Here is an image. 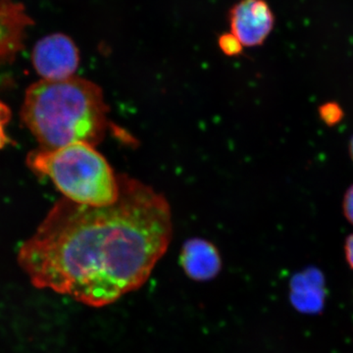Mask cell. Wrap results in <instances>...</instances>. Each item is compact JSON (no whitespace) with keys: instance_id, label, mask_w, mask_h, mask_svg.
Returning <instances> with one entry per match:
<instances>
[{"instance_id":"7a4b0ae2","label":"cell","mask_w":353,"mask_h":353,"mask_svg":"<svg viewBox=\"0 0 353 353\" xmlns=\"http://www.w3.org/2000/svg\"><path fill=\"white\" fill-rule=\"evenodd\" d=\"M108 113L101 88L92 81L72 77L30 85L21 118L43 150L74 143L95 148L105 136Z\"/></svg>"},{"instance_id":"8fae6325","label":"cell","mask_w":353,"mask_h":353,"mask_svg":"<svg viewBox=\"0 0 353 353\" xmlns=\"http://www.w3.org/2000/svg\"><path fill=\"white\" fill-rule=\"evenodd\" d=\"M11 120V110L4 102L0 101V150L12 143L6 132V126Z\"/></svg>"},{"instance_id":"52a82bcc","label":"cell","mask_w":353,"mask_h":353,"mask_svg":"<svg viewBox=\"0 0 353 353\" xmlns=\"http://www.w3.org/2000/svg\"><path fill=\"white\" fill-rule=\"evenodd\" d=\"M181 263L189 277L196 281L214 278L221 269L217 248L202 239H192L183 246Z\"/></svg>"},{"instance_id":"ba28073f","label":"cell","mask_w":353,"mask_h":353,"mask_svg":"<svg viewBox=\"0 0 353 353\" xmlns=\"http://www.w3.org/2000/svg\"><path fill=\"white\" fill-rule=\"evenodd\" d=\"M292 299L296 307L304 312L320 310L324 301L321 274L308 270L296 276L292 281Z\"/></svg>"},{"instance_id":"30bf717a","label":"cell","mask_w":353,"mask_h":353,"mask_svg":"<svg viewBox=\"0 0 353 353\" xmlns=\"http://www.w3.org/2000/svg\"><path fill=\"white\" fill-rule=\"evenodd\" d=\"M218 43H219L220 50L228 57H236V55L241 54L243 48L239 39L232 32L223 34L220 37Z\"/></svg>"},{"instance_id":"277c9868","label":"cell","mask_w":353,"mask_h":353,"mask_svg":"<svg viewBox=\"0 0 353 353\" xmlns=\"http://www.w3.org/2000/svg\"><path fill=\"white\" fill-rule=\"evenodd\" d=\"M32 62L41 80H67L75 77L80 52L73 39L57 32L39 39L32 50Z\"/></svg>"},{"instance_id":"7c38bea8","label":"cell","mask_w":353,"mask_h":353,"mask_svg":"<svg viewBox=\"0 0 353 353\" xmlns=\"http://www.w3.org/2000/svg\"><path fill=\"white\" fill-rule=\"evenodd\" d=\"M343 211L345 217L353 226V185L348 188L343 197Z\"/></svg>"},{"instance_id":"3957f363","label":"cell","mask_w":353,"mask_h":353,"mask_svg":"<svg viewBox=\"0 0 353 353\" xmlns=\"http://www.w3.org/2000/svg\"><path fill=\"white\" fill-rule=\"evenodd\" d=\"M34 173L48 176L64 199L90 208L112 205L119 199V176L94 146L74 143L57 150H32L27 157Z\"/></svg>"},{"instance_id":"9c48e42d","label":"cell","mask_w":353,"mask_h":353,"mask_svg":"<svg viewBox=\"0 0 353 353\" xmlns=\"http://www.w3.org/2000/svg\"><path fill=\"white\" fill-rule=\"evenodd\" d=\"M343 115L345 113H343V108H341L340 104L336 103V102H327L320 106V118L328 126H334V125L339 124L343 120Z\"/></svg>"},{"instance_id":"4fadbf2b","label":"cell","mask_w":353,"mask_h":353,"mask_svg":"<svg viewBox=\"0 0 353 353\" xmlns=\"http://www.w3.org/2000/svg\"><path fill=\"white\" fill-rule=\"evenodd\" d=\"M345 254L348 266L353 270V234L348 236L345 240Z\"/></svg>"},{"instance_id":"5b68a950","label":"cell","mask_w":353,"mask_h":353,"mask_svg":"<svg viewBox=\"0 0 353 353\" xmlns=\"http://www.w3.org/2000/svg\"><path fill=\"white\" fill-rule=\"evenodd\" d=\"M231 32L245 48L263 44L273 30L275 19L265 0H241L229 12Z\"/></svg>"},{"instance_id":"5bb4252c","label":"cell","mask_w":353,"mask_h":353,"mask_svg":"<svg viewBox=\"0 0 353 353\" xmlns=\"http://www.w3.org/2000/svg\"><path fill=\"white\" fill-rule=\"evenodd\" d=\"M348 152H350V157H352L353 161V136L350 141V145H348Z\"/></svg>"},{"instance_id":"8992f818","label":"cell","mask_w":353,"mask_h":353,"mask_svg":"<svg viewBox=\"0 0 353 353\" xmlns=\"http://www.w3.org/2000/svg\"><path fill=\"white\" fill-rule=\"evenodd\" d=\"M32 25L22 3L0 0V65L15 59L24 48L26 31Z\"/></svg>"},{"instance_id":"6da1fadb","label":"cell","mask_w":353,"mask_h":353,"mask_svg":"<svg viewBox=\"0 0 353 353\" xmlns=\"http://www.w3.org/2000/svg\"><path fill=\"white\" fill-rule=\"evenodd\" d=\"M119 185L112 205H53L17 255L34 287L103 307L145 284L170 245V205L130 176Z\"/></svg>"}]
</instances>
